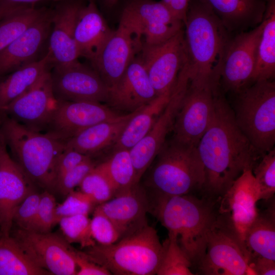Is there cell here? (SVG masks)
<instances>
[{"label": "cell", "instance_id": "obj_12", "mask_svg": "<svg viewBox=\"0 0 275 275\" xmlns=\"http://www.w3.org/2000/svg\"><path fill=\"white\" fill-rule=\"evenodd\" d=\"M12 236L34 263L51 274H76L72 246L64 237L50 232L40 233L19 228Z\"/></svg>", "mask_w": 275, "mask_h": 275}, {"label": "cell", "instance_id": "obj_47", "mask_svg": "<svg viewBox=\"0 0 275 275\" xmlns=\"http://www.w3.org/2000/svg\"><path fill=\"white\" fill-rule=\"evenodd\" d=\"M160 1L176 17L184 23L190 0H161Z\"/></svg>", "mask_w": 275, "mask_h": 275}, {"label": "cell", "instance_id": "obj_36", "mask_svg": "<svg viewBox=\"0 0 275 275\" xmlns=\"http://www.w3.org/2000/svg\"><path fill=\"white\" fill-rule=\"evenodd\" d=\"M90 222L88 216L76 215L63 217L58 224L69 243H77L85 249L96 243L92 236Z\"/></svg>", "mask_w": 275, "mask_h": 275}, {"label": "cell", "instance_id": "obj_43", "mask_svg": "<svg viewBox=\"0 0 275 275\" xmlns=\"http://www.w3.org/2000/svg\"><path fill=\"white\" fill-rule=\"evenodd\" d=\"M41 198V194L35 190L20 203L13 216V224L18 228L28 229L36 216Z\"/></svg>", "mask_w": 275, "mask_h": 275}, {"label": "cell", "instance_id": "obj_46", "mask_svg": "<svg viewBox=\"0 0 275 275\" xmlns=\"http://www.w3.org/2000/svg\"><path fill=\"white\" fill-rule=\"evenodd\" d=\"M250 267L255 275H274L275 261L263 257L251 258Z\"/></svg>", "mask_w": 275, "mask_h": 275}, {"label": "cell", "instance_id": "obj_37", "mask_svg": "<svg viewBox=\"0 0 275 275\" xmlns=\"http://www.w3.org/2000/svg\"><path fill=\"white\" fill-rule=\"evenodd\" d=\"M266 153L252 172L259 187L260 200H268L273 197L275 193L274 149Z\"/></svg>", "mask_w": 275, "mask_h": 275}, {"label": "cell", "instance_id": "obj_45", "mask_svg": "<svg viewBox=\"0 0 275 275\" xmlns=\"http://www.w3.org/2000/svg\"><path fill=\"white\" fill-rule=\"evenodd\" d=\"M71 253L77 267L76 275H110L107 269L86 257L81 251L72 247Z\"/></svg>", "mask_w": 275, "mask_h": 275}, {"label": "cell", "instance_id": "obj_52", "mask_svg": "<svg viewBox=\"0 0 275 275\" xmlns=\"http://www.w3.org/2000/svg\"><path fill=\"white\" fill-rule=\"evenodd\" d=\"M89 1H95V0H88Z\"/></svg>", "mask_w": 275, "mask_h": 275}, {"label": "cell", "instance_id": "obj_35", "mask_svg": "<svg viewBox=\"0 0 275 275\" xmlns=\"http://www.w3.org/2000/svg\"><path fill=\"white\" fill-rule=\"evenodd\" d=\"M163 254L157 270V275H193V265L179 245L176 237L168 233L162 243Z\"/></svg>", "mask_w": 275, "mask_h": 275}, {"label": "cell", "instance_id": "obj_50", "mask_svg": "<svg viewBox=\"0 0 275 275\" xmlns=\"http://www.w3.org/2000/svg\"><path fill=\"white\" fill-rule=\"evenodd\" d=\"M120 0H101L104 7L107 9L113 8Z\"/></svg>", "mask_w": 275, "mask_h": 275}, {"label": "cell", "instance_id": "obj_22", "mask_svg": "<svg viewBox=\"0 0 275 275\" xmlns=\"http://www.w3.org/2000/svg\"><path fill=\"white\" fill-rule=\"evenodd\" d=\"M80 0L61 2L52 10V31L48 54L51 63L65 66L78 61L80 54L74 37L75 25L80 8Z\"/></svg>", "mask_w": 275, "mask_h": 275}, {"label": "cell", "instance_id": "obj_49", "mask_svg": "<svg viewBox=\"0 0 275 275\" xmlns=\"http://www.w3.org/2000/svg\"><path fill=\"white\" fill-rule=\"evenodd\" d=\"M15 9H11L5 7V6L0 4V20Z\"/></svg>", "mask_w": 275, "mask_h": 275}, {"label": "cell", "instance_id": "obj_23", "mask_svg": "<svg viewBox=\"0 0 275 275\" xmlns=\"http://www.w3.org/2000/svg\"><path fill=\"white\" fill-rule=\"evenodd\" d=\"M157 96L138 54L119 81L109 88L107 103L117 109L131 113L147 104Z\"/></svg>", "mask_w": 275, "mask_h": 275}, {"label": "cell", "instance_id": "obj_15", "mask_svg": "<svg viewBox=\"0 0 275 275\" xmlns=\"http://www.w3.org/2000/svg\"><path fill=\"white\" fill-rule=\"evenodd\" d=\"M52 88L58 100L107 102L109 88L98 72L78 61L54 66Z\"/></svg>", "mask_w": 275, "mask_h": 275}, {"label": "cell", "instance_id": "obj_44", "mask_svg": "<svg viewBox=\"0 0 275 275\" xmlns=\"http://www.w3.org/2000/svg\"><path fill=\"white\" fill-rule=\"evenodd\" d=\"M89 157H91L76 151L65 149L59 156L57 162L56 168V182L64 174Z\"/></svg>", "mask_w": 275, "mask_h": 275}, {"label": "cell", "instance_id": "obj_24", "mask_svg": "<svg viewBox=\"0 0 275 275\" xmlns=\"http://www.w3.org/2000/svg\"><path fill=\"white\" fill-rule=\"evenodd\" d=\"M51 25L52 10H48L0 51V77L32 62L49 34Z\"/></svg>", "mask_w": 275, "mask_h": 275}, {"label": "cell", "instance_id": "obj_25", "mask_svg": "<svg viewBox=\"0 0 275 275\" xmlns=\"http://www.w3.org/2000/svg\"><path fill=\"white\" fill-rule=\"evenodd\" d=\"M114 31L108 25L95 1L82 5L78 13L74 37L80 56L92 63L99 53Z\"/></svg>", "mask_w": 275, "mask_h": 275}, {"label": "cell", "instance_id": "obj_30", "mask_svg": "<svg viewBox=\"0 0 275 275\" xmlns=\"http://www.w3.org/2000/svg\"><path fill=\"white\" fill-rule=\"evenodd\" d=\"M274 204L258 212L245 235L244 242L251 255L263 257L275 261Z\"/></svg>", "mask_w": 275, "mask_h": 275}, {"label": "cell", "instance_id": "obj_21", "mask_svg": "<svg viewBox=\"0 0 275 275\" xmlns=\"http://www.w3.org/2000/svg\"><path fill=\"white\" fill-rule=\"evenodd\" d=\"M222 197L219 212L228 214L233 228L244 242L246 231L258 214L257 203L260 200L252 170L244 171Z\"/></svg>", "mask_w": 275, "mask_h": 275}, {"label": "cell", "instance_id": "obj_28", "mask_svg": "<svg viewBox=\"0 0 275 275\" xmlns=\"http://www.w3.org/2000/svg\"><path fill=\"white\" fill-rule=\"evenodd\" d=\"M48 54L13 71L0 81V112L34 85L46 72L51 64Z\"/></svg>", "mask_w": 275, "mask_h": 275}, {"label": "cell", "instance_id": "obj_7", "mask_svg": "<svg viewBox=\"0 0 275 275\" xmlns=\"http://www.w3.org/2000/svg\"><path fill=\"white\" fill-rule=\"evenodd\" d=\"M233 109L236 123L261 154L275 144V84L272 80L255 81L235 93Z\"/></svg>", "mask_w": 275, "mask_h": 275}, {"label": "cell", "instance_id": "obj_32", "mask_svg": "<svg viewBox=\"0 0 275 275\" xmlns=\"http://www.w3.org/2000/svg\"><path fill=\"white\" fill-rule=\"evenodd\" d=\"M51 274L28 257L14 237L0 230V275Z\"/></svg>", "mask_w": 275, "mask_h": 275}, {"label": "cell", "instance_id": "obj_11", "mask_svg": "<svg viewBox=\"0 0 275 275\" xmlns=\"http://www.w3.org/2000/svg\"><path fill=\"white\" fill-rule=\"evenodd\" d=\"M190 80L187 65L183 66L166 105L147 134L129 151L136 179L139 183L166 141Z\"/></svg>", "mask_w": 275, "mask_h": 275}, {"label": "cell", "instance_id": "obj_27", "mask_svg": "<svg viewBox=\"0 0 275 275\" xmlns=\"http://www.w3.org/2000/svg\"><path fill=\"white\" fill-rule=\"evenodd\" d=\"M141 108L122 115L118 118L100 122L84 129L65 142V149H72L91 157L108 146L114 145L130 119Z\"/></svg>", "mask_w": 275, "mask_h": 275}, {"label": "cell", "instance_id": "obj_48", "mask_svg": "<svg viewBox=\"0 0 275 275\" xmlns=\"http://www.w3.org/2000/svg\"><path fill=\"white\" fill-rule=\"evenodd\" d=\"M48 1L61 2L68 0H0V4L9 8H15L21 6H32L36 3Z\"/></svg>", "mask_w": 275, "mask_h": 275}, {"label": "cell", "instance_id": "obj_41", "mask_svg": "<svg viewBox=\"0 0 275 275\" xmlns=\"http://www.w3.org/2000/svg\"><path fill=\"white\" fill-rule=\"evenodd\" d=\"M90 227L92 236L97 244L109 245L121 239L119 231L112 221L101 213L93 211Z\"/></svg>", "mask_w": 275, "mask_h": 275}, {"label": "cell", "instance_id": "obj_18", "mask_svg": "<svg viewBox=\"0 0 275 275\" xmlns=\"http://www.w3.org/2000/svg\"><path fill=\"white\" fill-rule=\"evenodd\" d=\"M33 182L10 156L0 132V230L10 235L13 216L23 200L34 190Z\"/></svg>", "mask_w": 275, "mask_h": 275}, {"label": "cell", "instance_id": "obj_34", "mask_svg": "<svg viewBox=\"0 0 275 275\" xmlns=\"http://www.w3.org/2000/svg\"><path fill=\"white\" fill-rule=\"evenodd\" d=\"M48 9L32 6L19 7L0 20V51L21 36Z\"/></svg>", "mask_w": 275, "mask_h": 275}, {"label": "cell", "instance_id": "obj_13", "mask_svg": "<svg viewBox=\"0 0 275 275\" xmlns=\"http://www.w3.org/2000/svg\"><path fill=\"white\" fill-rule=\"evenodd\" d=\"M139 56L156 95L170 94L186 61L184 29L164 42L143 45Z\"/></svg>", "mask_w": 275, "mask_h": 275}, {"label": "cell", "instance_id": "obj_39", "mask_svg": "<svg viewBox=\"0 0 275 275\" xmlns=\"http://www.w3.org/2000/svg\"><path fill=\"white\" fill-rule=\"evenodd\" d=\"M79 186L80 190L89 196L97 205L115 196L112 185L95 166L84 178Z\"/></svg>", "mask_w": 275, "mask_h": 275}, {"label": "cell", "instance_id": "obj_16", "mask_svg": "<svg viewBox=\"0 0 275 275\" xmlns=\"http://www.w3.org/2000/svg\"><path fill=\"white\" fill-rule=\"evenodd\" d=\"M58 102L51 73L47 71L0 113L32 130L41 132L46 130Z\"/></svg>", "mask_w": 275, "mask_h": 275}, {"label": "cell", "instance_id": "obj_26", "mask_svg": "<svg viewBox=\"0 0 275 275\" xmlns=\"http://www.w3.org/2000/svg\"><path fill=\"white\" fill-rule=\"evenodd\" d=\"M232 33L254 28L263 20L266 0H201Z\"/></svg>", "mask_w": 275, "mask_h": 275}, {"label": "cell", "instance_id": "obj_10", "mask_svg": "<svg viewBox=\"0 0 275 275\" xmlns=\"http://www.w3.org/2000/svg\"><path fill=\"white\" fill-rule=\"evenodd\" d=\"M120 22L141 40L143 46L164 42L184 29L183 21L161 1L154 0H130L123 9Z\"/></svg>", "mask_w": 275, "mask_h": 275}, {"label": "cell", "instance_id": "obj_4", "mask_svg": "<svg viewBox=\"0 0 275 275\" xmlns=\"http://www.w3.org/2000/svg\"><path fill=\"white\" fill-rule=\"evenodd\" d=\"M0 132L14 159L33 183L54 190L56 164L65 150V142L47 132L32 130L3 113Z\"/></svg>", "mask_w": 275, "mask_h": 275}, {"label": "cell", "instance_id": "obj_9", "mask_svg": "<svg viewBox=\"0 0 275 275\" xmlns=\"http://www.w3.org/2000/svg\"><path fill=\"white\" fill-rule=\"evenodd\" d=\"M221 89L219 85L190 79L173 126V140L197 147L210 123Z\"/></svg>", "mask_w": 275, "mask_h": 275}, {"label": "cell", "instance_id": "obj_40", "mask_svg": "<svg viewBox=\"0 0 275 275\" xmlns=\"http://www.w3.org/2000/svg\"><path fill=\"white\" fill-rule=\"evenodd\" d=\"M57 205L56 199L50 191L45 190L41 193L36 216L28 230L40 233L50 232L56 225L55 209Z\"/></svg>", "mask_w": 275, "mask_h": 275}, {"label": "cell", "instance_id": "obj_51", "mask_svg": "<svg viewBox=\"0 0 275 275\" xmlns=\"http://www.w3.org/2000/svg\"><path fill=\"white\" fill-rule=\"evenodd\" d=\"M1 116H2V114L1 113H0V122H1Z\"/></svg>", "mask_w": 275, "mask_h": 275}, {"label": "cell", "instance_id": "obj_38", "mask_svg": "<svg viewBox=\"0 0 275 275\" xmlns=\"http://www.w3.org/2000/svg\"><path fill=\"white\" fill-rule=\"evenodd\" d=\"M97 205L87 194L81 190H74L66 196V198L62 203L57 205L55 209L56 225L63 217L76 215L88 216Z\"/></svg>", "mask_w": 275, "mask_h": 275}, {"label": "cell", "instance_id": "obj_31", "mask_svg": "<svg viewBox=\"0 0 275 275\" xmlns=\"http://www.w3.org/2000/svg\"><path fill=\"white\" fill-rule=\"evenodd\" d=\"M264 25L259 42L253 82L272 80L275 74V0H266Z\"/></svg>", "mask_w": 275, "mask_h": 275}, {"label": "cell", "instance_id": "obj_3", "mask_svg": "<svg viewBox=\"0 0 275 275\" xmlns=\"http://www.w3.org/2000/svg\"><path fill=\"white\" fill-rule=\"evenodd\" d=\"M173 234L193 264L204 256L208 233L217 215L212 204L190 194L155 196L150 210Z\"/></svg>", "mask_w": 275, "mask_h": 275}, {"label": "cell", "instance_id": "obj_20", "mask_svg": "<svg viewBox=\"0 0 275 275\" xmlns=\"http://www.w3.org/2000/svg\"><path fill=\"white\" fill-rule=\"evenodd\" d=\"M150 200L139 183L96 206L93 211L107 217L119 231L121 239L148 224Z\"/></svg>", "mask_w": 275, "mask_h": 275}, {"label": "cell", "instance_id": "obj_1", "mask_svg": "<svg viewBox=\"0 0 275 275\" xmlns=\"http://www.w3.org/2000/svg\"><path fill=\"white\" fill-rule=\"evenodd\" d=\"M197 149L205 172L202 189L216 197H222L244 171L253 170L261 155L238 127L221 89Z\"/></svg>", "mask_w": 275, "mask_h": 275}, {"label": "cell", "instance_id": "obj_29", "mask_svg": "<svg viewBox=\"0 0 275 275\" xmlns=\"http://www.w3.org/2000/svg\"><path fill=\"white\" fill-rule=\"evenodd\" d=\"M170 94L157 96L130 119L113 145L114 150H130L149 131L169 101Z\"/></svg>", "mask_w": 275, "mask_h": 275}, {"label": "cell", "instance_id": "obj_2", "mask_svg": "<svg viewBox=\"0 0 275 275\" xmlns=\"http://www.w3.org/2000/svg\"><path fill=\"white\" fill-rule=\"evenodd\" d=\"M184 28L190 79L221 84L232 33L201 0H190Z\"/></svg>", "mask_w": 275, "mask_h": 275}, {"label": "cell", "instance_id": "obj_8", "mask_svg": "<svg viewBox=\"0 0 275 275\" xmlns=\"http://www.w3.org/2000/svg\"><path fill=\"white\" fill-rule=\"evenodd\" d=\"M251 255L233 228L228 214L217 216L207 236L205 253L197 264L205 275H255Z\"/></svg>", "mask_w": 275, "mask_h": 275}, {"label": "cell", "instance_id": "obj_6", "mask_svg": "<svg viewBox=\"0 0 275 275\" xmlns=\"http://www.w3.org/2000/svg\"><path fill=\"white\" fill-rule=\"evenodd\" d=\"M147 181L154 196H176L202 189L203 163L197 147L173 139L163 144Z\"/></svg>", "mask_w": 275, "mask_h": 275}, {"label": "cell", "instance_id": "obj_42", "mask_svg": "<svg viewBox=\"0 0 275 275\" xmlns=\"http://www.w3.org/2000/svg\"><path fill=\"white\" fill-rule=\"evenodd\" d=\"M95 166L91 157L87 158L61 177L57 181L54 190L67 196L76 186H79L84 178Z\"/></svg>", "mask_w": 275, "mask_h": 275}, {"label": "cell", "instance_id": "obj_19", "mask_svg": "<svg viewBox=\"0 0 275 275\" xmlns=\"http://www.w3.org/2000/svg\"><path fill=\"white\" fill-rule=\"evenodd\" d=\"M142 47L141 40L119 22L118 28L92 63L94 69L109 88L121 78Z\"/></svg>", "mask_w": 275, "mask_h": 275}, {"label": "cell", "instance_id": "obj_33", "mask_svg": "<svg viewBox=\"0 0 275 275\" xmlns=\"http://www.w3.org/2000/svg\"><path fill=\"white\" fill-rule=\"evenodd\" d=\"M95 167L107 179L115 196L138 183L129 150H115L108 158Z\"/></svg>", "mask_w": 275, "mask_h": 275}, {"label": "cell", "instance_id": "obj_17", "mask_svg": "<svg viewBox=\"0 0 275 275\" xmlns=\"http://www.w3.org/2000/svg\"><path fill=\"white\" fill-rule=\"evenodd\" d=\"M121 116L101 103L58 100L46 132L65 142L90 126Z\"/></svg>", "mask_w": 275, "mask_h": 275}, {"label": "cell", "instance_id": "obj_5", "mask_svg": "<svg viewBox=\"0 0 275 275\" xmlns=\"http://www.w3.org/2000/svg\"><path fill=\"white\" fill-rule=\"evenodd\" d=\"M163 251L156 230L147 224L114 243H96L81 252L113 274L154 275Z\"/></svg>", "mask_w": 275, "mask_h": 275}, {"label": "cell", "instance_id": "obj_14", "mask_svg": "<svg viewBox=\"0 0 275 275\" xmlns=\"http://www.w3.org/2000/svg\"><path fill=\"white\" fill-rule=\"evenodd\" d=\"M264 20L249 31L232 35L229 42L221 75L224 90L234 94L253 83L259 42Z\"/></svg>", "mask_w": 275, "mask_h": 275}]
</instances>
